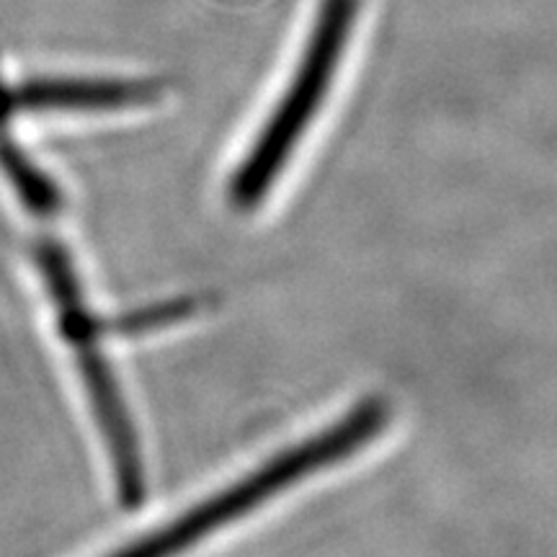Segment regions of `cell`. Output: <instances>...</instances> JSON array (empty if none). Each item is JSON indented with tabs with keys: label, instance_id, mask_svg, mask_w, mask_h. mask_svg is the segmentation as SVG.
<instances>
[{
	"label": "cell",
	"instance_id": "cell-1",
	"mask_svg": "<svg viewBox=\"0 0 557 557\" xmlns=\"http://www.w3.org/2000/svg\"><path fill=\"white\" fill-rule=\"evenodd\" d=\"M387 418L389 410L385 400L369 398L359 403L357 408L348 410L341 421L320 431L318 436L305 438L297 447L282 451L263 468L238 480L233 487L191 508L189 513L148 534L145 540L132 542L129 547L120 549V553L111 557H173L181 549L191 547L194 542L212 534L214 529L253 511L263 500L274 498L278 491L308 478L310 472H318L329 468V465L341 462V459L351 457L354 451L382 434V429L387 426Z\"/></svg>",
	"mask_w": 557,
	"mask_h": 557
},
{
	"label": "cell",
	"instance_id": "cell-2",
	"mask_svg": "<svg viewBox=\"0 0 557 557\" xmlns=\"http://www.w3.org/2000/svg\"><path fill=\"white\" fill-rule=\"evenodd\" d=\"M359 5L361 0H323L320 3L315 29L310 34L292 86L230 184V199L238 209H253L267 197L287 158L295 152L299 137L310 127L312 116L318 114L320 103L336 78L348 34L359 16Z\"/></svg>",
	"mask_w": 557,
	"mask_h": 557
},
{
	"label": "cell",
	"instance_id": "cell-3",
	"mask_svg": "<svg viewBox=\"0 0 557 557\" xmlns=\"http://www.w3.org/2000/svg\"><path fill=\"white\" fill-rule=\"evenodd\" d=\"M101 333H83V336L70 338L78 357V367L83 380H86L90 406L96 410L103 434H107L111 462L116 472V491H120L122 506L135 508L145 498V472L143 459H139V447L132 429L127 408H124L120 387H116L114 374H111L109 361L96 346V338Z\"/></svg>",
	"mask_w": 557,
	"mask_h": 557
},
{
	"label": "cell",
	"instance_id": "cell-4",
	"mask_svg": "<svg viewBox=\"0 0 557 557\" xmlns=\"http://www.w3.org/2000/svg\"><path fill=\"white\" fill-rule=\"evenodd\" d=\"M163 88L158 83L137 81H29L18 88H5L13 111H103L148 107L158 101Z\"/></svg>",
	"mask_w": 557,
	"mask_h": 557
},
{
	"label": "cell",
	"instance_id": "cell-5",
	"mask_svg": "<svg viewBox=\"0 0 557 557\" xmlns=\"http://www.w3.org/2000/svg\"><path fill=\"white\" fill-rule=\"evenodd\" d=\"M0 169L5 171V176L16 186L18 197L26 201V207L34 214L52 218L62 207V194L58 186L13 145V139L3 132V124H0Z\"/></svg>",
	"mask_w": 557,
	"mask_h": 557
},
{
	"label": "cell",
	"instance_id": "cell-6",
	"mask_svg": "<svg viewBox=\"0 0 557 557\" xmlns=\"http://www.w3.org/2000/svg\"><path fill=\"white\" fill-rule=\"evenodd\" d=\"M194 312H197V302H194V299H173V302H163L156 305V308L137 310L124 318H116L114 323H111V329L116 333H145L160 329V325L178 323V320L189 318Z\"/></svg>",
	"mask_w": 557,
	"mask_h": 557
}]
</instances>
